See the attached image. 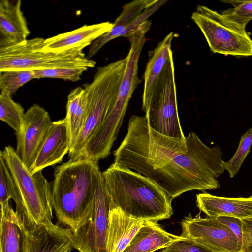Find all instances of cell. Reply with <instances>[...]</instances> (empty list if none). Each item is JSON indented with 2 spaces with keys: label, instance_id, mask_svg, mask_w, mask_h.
I'll return each mask as SVG.
<instances>
[{
  "label": "cell",
  "instance_id": "obj_16",
  "mask_svg": "<svg viewBox=\"0 0 252 252\" xmlns=\"http://www.w3.org/2000/svg\"><path fill=\"white\" fill-rule=\"evenodd\" d=\"M196 205L207 217H231L245 219L252 217V195L249 197H225L206 192L196 195Z\"/></svg>",
  "mask_w": 252,
  "mask_h": 252
},
{
  "label": "cell",
  "instance_id": "obj_1",
  "mask_svg": "<svg viewBox=\"0 0 252 252\" xmlns=\"http://www.w3.org/2000/svg\"><path fill=\"white\" fill-rule=\"evenodd\" d=\"M185 138L186 152L161 168L140 173L153 181L172 199L190 190L204 192L220 188L218 178L225 171L220 147L207 146L192 131Z\"/></svg>",
  "mask_w": 252,
  "mask_h": 252
},
{
  "label": "cell",
  "instance_id": "obj_33",
  "mask_svg": "<svg viewBox=\"0 0 252 252\" xmlns=\"http://www.w3.org/2000/svg\"><path fill=\"white\" fill-rule=\"evenodd\" d=\"M162 251H163V249H160V250H158V251H157L156 252H162Z\"/></svg>",
  "mask_w": 252,
  "mask_h": 252
},
{
  "label": "cell",
  "instance_id": "obj_22",
  "mask_svg": "<svg viewBox=\"0 0 252 252\" xmlns=\"http://www.w3.org/2000/svg\"><path fill=\"white\" fill-rule=\"evenodd\" d=\"M165 231L157 222L142 227L123 252H154L181 238Z\"/></svg>",
  "mask_w": 252,
  "mask_h": 252
},
{
  "label": "cell",
  "instance_id": "obj_30",
  "mask_svg": "<svg viewBox=\"0 0 252 252\" xmlns=\"http://www.w3.org/2000/svg\"><path fill=\"white\" fill-rule=\"evenodd\" d=\"M162 252H214L204 246L188 238L182 237L163 249Z\"/></svg>",
  "mask_w": 252,
  "mask_h": 252
},
{
  "label": "cell",
  "instance_id": "obj_26",
  "mask_svg": "<svg viewBox=\"0 0 252 252\" xmlns=\"http://www.w3.org/2000/svg\"><path fill=\"white\" fill-rule=\"evenodd\" d=\"M221 1L233 6V8L221 11L222 15L236 25L245 29L247 24L252 20V0H227Z\"/></svg>",
  "mask_w": 252,
  "mask_h": 252
},
{
  "label": "cell",
  "instance_id": "obj_14",
  "mask_svg": "<svg viewBox=\"0 0 252 252\" xmlns=\"http://www.w3.org/2000/svg\"><path fill=\"white\" fill-rule=\"evenodd\" d=\"M70 140L65 118L53 123L38 151L30 172L32 174L62 161L69 152Z\"/></svg>",
  "mask_w": 252,
  "mask_h": 252
},
{
  "label": "cell",
  "instance_id": "obj_31",
  "mask_svg": "<svg viewBox=\"0 0 252 252\" xmlns=\"http://www.w3.org/2000/svg\"><path fill=\"white\" fill-rule=\"evenodd\" d=\"M242 242L240 252H252V217L241 219Z\"/></svg>",
  "mask_w": 252,
  "mask_h": 252
},
{
  "label": "cell",
  "instance_id": "obj_29",
  "mask_svg": "<svg viewBox=\"0 0 252 252\" xmlns=\"http://www.w3.org/2000/svg\"><path fill=\"white\" fill-rule=\"evenodd\" d=\"M86 70L84 68H57L35 70L34 73L35 79L51 78L76 82L81 79L83 73Z\"/></svg>",
  "mask_w": 252,
  "mask_h": 252
},
{
  "label": "cell",
  "instance_id": "obj_2",
  "mask_svg": "<svg viewBox=\"0 0 252 252\" xmlns=\"http://www.w3.org/2000/svg\"><path fill=\"white\" fill-rule=\"evenodd\" d=\"M98 162L83 159L56 167L52 185V203L58 221L76 231L92 212L102 172Z\"/></svg>",
  "mask_w": 252,
  "mask_h": 252
},
{
  "label": "cell",
  "instance_id": "obj_32",
  "mask_svg": "<svg viewBox=\"0 0 252 252\" xmlns=\"http://www.w3.org/2000/svg\"><path fill=\"white\" fill-rule=\"evenodd\" d=\"M217 218L222 223L226 225L234 233L237 239L240 250L242 242V227L241 219L225 216L219 217Z\"/></svg>",
  "mask_w": 252,
  "mask_h": 252
},
{
  "label": "cell",
  "instance_id": "obj_25",
  "mask_svg": "<svg viewBox=\"0 0 252 252\" xmlns=\"http://www.w3.org/2000/svg\"><path fill=\"white\" fill-rule=\"evenodd\" d=\"M0 74V94L10 96L23 85L35 79L34 71L31 70H9Z\"/></svg>",
  "mask_w": 252,
  "mask_h": 252
},
{
  "label": "cell",
  "instance_id": "obj_18",
  "mask_svg": "<svg viewBox=\"0 0 252 252\" xmlns=\"http://www.w3.org/2000/svg\"><path fill=\"white\" fill-rule=\"evenodd\" d=\"M151 222L131 217L112 203L109 213L107 252H123L138 231Z\"/></svg>",
  "mask_w": 252,
  "mask_h": 252
},
{
  "label": "cell",
  "instance_id": "obj_27",
  "mask_svg": "<svg viewBox=\"0 0 252 252\" xmlns=\"http://www.w3.org/2000/svg\"><path fill=\"white\" fill-rule=\"evenodd\" d=\"M252 144V127L241 136L238 147L232 158L228 161L223 162L224 168L228 172L230 178H233L239 172L250 152Z\"/></svg>",
  "mask_w": 252,
  "mask_h": 252
},
{
  "label": "cell",
  "instance_id": "obj_10",
  "mask_svg": "<svg viewBox=\"0 0 252 252\" xmlns=\"http://www.w3.org/2000/svg\"><path fill=\"white\" fill-rule=\"evenodd\" d=\"M112 205L102 173L92 212L82 225L72 232L74 249L80 252H107L109 213Z\"/></svg>",
  "mask_w": 252,
  "mask_h": 252
},
{
  "label": "cell",
  "instance_id": "obj_15",
  "mask_svg": "<svg viewBox=\"0 0 252 252\" xmlns=\"http://www.w3.org/2000/svg\"><path fill=\"white\" fill-rule=\"evenodd\" d=\"M30 232L8 204L0 208V252H29Z\"/></svg>",
  "mask_w": 252,
  "mask_h": 252
},
{
  "label": "cell",
  "instance_id": "obj_19",
  "mask_svg": "<svg viewBox=\"0 0 252 252\" xmlns=\"http://www.w3.org/2000/svg\"><path fill=\"white\" fill-rule=\"evenodd\" d=\"M30 232L29 252H69L74 249L71 231L52 221L42 223Z\"/></svg>",
  "mask_w": 252,
  "mask_h": 252
},
{
  "label": "cell",
  "instance_id": "obj_12",
  "mask_svg": "<svg viewBox=\"0 0 252 252\" xmlns=\"http://www.w3.org/2000/svg\"><path fill=\"white\" fill-rule=\"evenodd\" d=\"M53 123L48 112L34 104L25 112L21 130L16 133L18 157L29 171Z\"/></svg>",
  "mask_w": 252,
  "mask_h": 252
},
{
  "label": "cell",
  "instance_id": "obj_17",
  "mask_svg": "<svg viewBox=\"0 0 252 252\" xmlns=\"http://www.w3.org/2000/svg\"><path fill=\"white\" fill-rule=\"evenodd\" d=\"M30 32L21 10V0L0 1V47L21 43Z\"/></svg>",
  "mask_w": 252,
  "mask_h": 252
},
{
  "label": "cell",
  "instance_id": "obj_28",
  "mask_svg": "<svg viewBox=\"0 0 252 252\" xmlns=\"http://www.w3.org/2000/svg\"><path fill=\"white\" fill-rule=\"evenodd\" d=\"M18 191L15 181L0 153V208L9 204V200L15 201Z\"/></svg>",
  "mask_w": 252,
  "mask_h": 252
},
{
  "label": "cell",
  "instance_id": "obj_13",
  "mask_svg": "<svg viewBox=\"0 0 252 252\" xmlns=\"http://www.w3.org/2000/svg\"><path fill=\"white\" fill-rule=\"evenodd\" d=\"M113 23L104 22L85 25L79 28L45 39L41 50L55 53L81 50L109 32Z\"/></svg>",
  "mask_w": 252,
  "mask_h": 252
},
{
  "label": "cell",
  "instance_id": "obj_20",
  "mask_svg": "<svg viewBox=\"0 0 252 252\" xmlns=\"http://www.w3.org/2000/svg\"><path fill=\"white\" fill-rule=\"evenodd\" d=\"M158 0H135L124 5L122 11L113 23V26L108 32L93 42L89 46L87 58L91 59L110 41L127 33V28L147 8L155 4Z\"/></svg>",
  "mask_w": 252,
  "mask_h": 252
},
{
  "label": "cell",
  "instance_id": "obj_9",
  "mask_svg": "<svg viewBox=\"0 0 252 252\" xmlns=\"http://www.w3.org/2000/svg\"><path fill=\"white\" fill-rule=\"evenodd\" d=\"M151 25V21L147 20L125 36L130 44L126 56V65L115 100L101 126L102 129L108 133H118L129 100L140 83L138 75V61L146 41V34Z\"/></svg>",
  "mask_w": 252,
  "mask_h": 252
},
{
  "label": "cell",
  "instance_id": "obj_7",
  "mask_svg": "<svg viewBox=\"0 0 252 252\" xmlns=\"http://www.w3.org/2000/svg\"><path fill=\"white\" fill-rule=\"evenodd\" d=\"M214 53L235 57L252 56V39L245 29L226 19L221 13L197 5L191 16Z\"/></svg>",
  "mask_w": 252,
  "mask_h": 252
},
{
  "label": "cell",
  "instance_id": "obj_21",
  "mask_svg": "<svg viewBox=\"0 0 252 252\" xmlns=\"http://www.w3.org/2000/svg\"><path fill=\"white\" fill-rule=\"evenodd\" d=\"M174 36V33L170 32L149 53L144 75L142 108L149 101L156 82L172 53L171 43Z\"/></svg>",
  "mask_w": 252,
  "mask_h": 252
},
{
  "label": "cell",
  "instance_id": "obj_3",
  "mask_svg": "<svg viewBox=\"0 0 252 252\" xmlns=\"http://www.w3.org/2000/svg\"><path fill=\"white\" fill-rule=\"evenodd\" d=\"M102 173L112 203L126 215L154 222L173 215V199L149 178L115 163Z\"/></svg>",
  "mask_w": 252,
  "mask_h": 252
},
{
  "label": "cell",
  "instance_id": "obj_23",
  "mask_svg": "<svg viewBox=\"0 0 252 252\" xmlns=\"http://www.w3.org/2000/svg\"><path fill=\"white\" fill-rule=\"evenodd\" d=\"M89 104L88 95L84 88L77 87L73 89L67 96L65 117L67 124L70 148L73 147L80 134L88 113Z\"/></svg>",
  "mask_w": 252,
  "mask_h": 252
},
{
  "label": "cell",
  "instance_id": "obj_6",
  "mask_svg": "<svg viewBox=\"0 0 252 252\" xmlns=\"http://www.w3.org/2000/svg\"><path fill=\"white\" fill-rule=\"evenodd\" d=\"M45 39L35 37L0 47V72L9 70H41L57 68H93L96 62L89 59L83 51L61 53L41 50Z\"/></svg>",
  "mask_w": 252,
  "mask_h": 252
},
{
  "label": "cell",
  "instance_id": "obj_11",
  "mask_svg": "<svg viewBox=\"0 0 252 252\" xmlns=\"http://www.w3.org/2000/svg\"><path fill=\"white\" fill-rule=\"evenodd\" d=\"M181 236L191 239L214 252H240L234 233L218 218L194 217L190 214L181 221Z\"/></svg>",
  "mask_w": 252,
  "mask_h": 252
},
{
  "label": "cell",
  "instance_id": "obj_4",
  "mask_svg": "<svg viewBox=\"0 0 252 252\" xmlns=\"http://www.w3.org/2000/svg\"><path fill=\"white\" fill-rule=\"evenodd\" d=\"M0 153L16 184L18 195L16 211L30 231L53 218L52 185L42 171L32 174L9 145Z\"/></svg>",
  "mask_w": 252,
  "mask_h": 252
},
{
  "label": "cell",
  "instance_id": "obj_24",
  "mask_svg": "<svg viewBox=\"0 0 252 252\" xmlns=\"http://www.w3.org/2000/svg\"><path fill=\"white\" fill-rule=\"evenodd\" d=\"M25 112L12 96L0 94V120L8 124L15 132L22 127Z\"/></svg>",
  "mask_w": 252,
  "mask_h": 252
},
{
  "label": "cell",
  "instance_id": "obj_5",
  "mask_svg": "<svg viewBox=\"0 0 252 252\" xmlns=\"http://www.w3.org/2000/svg\"><path fill=\"white\" fill-rule=\"evenodd\" d=\"M127 62V58L119 59L100 66L91 83L83 88L88 95L89 108L87 118L72 151L68 153L73 161L103 122L117 96Z\"/></svg>",
  "mask_w": 252,
  "mask_h": 252
},
{
  "label": "cell",
  "instance_id": "obj_8",
  "mask_svg": "<svg viewBox=\"0 0 252 252\" xmlns=\"http://www.w3.org/2000/svg\"><path fill=\"white\" fill-rule=\"evenodd\" d=\"M142 109L149 127L153 130L170 137L185 138L178 113L172 53L156 82L149 101Z\"/></svg>",
  "mask_w": 252,
  "mask_h": 252
}]
</instances>
